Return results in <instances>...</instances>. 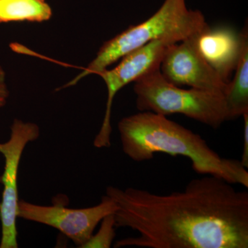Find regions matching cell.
Returning <instances> with one entry per match:
<instances>
[{
  "label": "cell",
  "instance_id": "obj_1",
  "mask_svg": "<svg viewBox=\"0 0 248 248\" xmlns=\"http://www.w3.org/2000/svg\"><path fill=\"white\" fill-rule=\"evenodd\" d=\"M106 195L117 207L116 228L138 233L115 248H248V192L221 178L194 179L169 195L110 186Z\"/></svg>",
  "mask_w": 248,
  "mask_h": 248
},
{
  "label": "cell",
  "instance_id": "obj_2",
  "mask_svg": "<svg viewBox=\"0 0 248 248\" xmlns=\"http://www.w3.org/2000/svg\"><path fill=\"white\" fill-rule=\"evenodd\" d=\"M151 111L124 117L118 123L124 154L136 162L154 157L156 153L190 159L192 169L233 184L248 187V171L237 159L222 157L201 135Z\"/></svg>",
  "mask_w": 248,
  "mask_h": 248
},
{
  "label": "cell",
  "instance_id": "obj_3",
  "mask_svg": "<svg viewBox=\"0 0 248 248\" xmlns=\"http://www.w3.org/2000/svg\"><path fill=\"white\" fill-rule=\"evenodd\" d=\"M208 25L203 14L188 9L186 0H164L151 17L137 25L130 26L104 42L89 66L64 87L76 85L89 75H99L127 54L153 41L171 38L182 42Z\"/></svg>",
  "mask_w": 248,
  "mask_h": 248
},
{
  "label": "cell",
  "instance_id": "obj_4",
  "mask_svg": "<svg viewBox=\"0 0 248 248\" xmlns=\"http://www.w3.org/2000/svg\"><path fill=\"white\" fill-rule=\"evenodd\" d=\"M134 83L136 106L140 111L165 116L182 114L214 129L230 120L223 93L181 89L165 79L159 68Z\"/></svg>",
  "mask_w": 248,
  "mask_h": 248
},
{
  "label": "cell",
  "instance_id": "obj_5",
  "mask_svg": "<svg viewBox=\"0 0 248 248\" xmlns=\"http://www.w3.org/2000/svg\"><path fill=\"white\" fill-rule=\"evenodd\" d=\"M40 136V128L32 122L16 119L11 126L9 140L0 143V153L4 157V169L0 177L3 192L0 202L1 238L0 248H17L18 171L24 149Z\"/></svg>",
  "mask_w": 248,
  "mask_h": 248
},
{
  "label": "cell",
  "instance_id": "obj_6",
  "mask_svg": "<svg viewBox=\"0 0 248 248\" xmlns=\"http://www.w3.org/2000/svg\"><path fill=\"white\" fill-rule=\"evenodd\" d=\"M117 209L107 195L103 196L97 205L85 208H66L58 204L41 205L19 200L17 218L55 228L81 248L103 218L115 213Z\"/></svg>",
  "mask_w": 248,
  "mask_h": 248
},
{
  "label": "cell",
  "instance_id": "obj_7",
  "mask_svg": "<svg viewBox=\"0 0 248 248\" xmlns=\"http://www.w3.org/2000/svg\"><path fill=\"white\" fill-rule=\"evenodd\" d=\"M178 42L171 38L153 41L125 55L121 59L120 63L115 68H107L98 75L107 85L108 98L102 126L93 141L95 148H109L110 146L111 112L117 93L126 85L135 82L149 72L159 68L165 54L170 47Z\"/></svg>",
  "mask_w": 248,
  "mask_h": 248
},
{
  "label": "cell",
  "instance_id": "obj_8",
  "mask_svg": "<svg viewBox=\"0 0 248 248\" xmlns=\"http://www.w3.org/2000/svg\"><path fill=\"white\" fill-rule=\"evenodd\" d=\"M195 34L170 47L160 64V72L165 79L175 86H187L224 94L228 84L200 53Z\"/></svg>",
  "mask_w": 248,
  "mask_h": 248
},
{
  "label": "cell",
  "instance_id": "obj_9",
  "mask_svg": "<svg viewBox=\"0 0 248 248\" xmlns=\"http://www.w3.org/2000/svg\"><path fill=\"white\" fill-rule=\"evenodd\" d=\"M248 37V23L241 32L228 26L208 25L195 34L200 53L226 84L231 81Z\"/></svg>",
  "mask_w": 248,
  "mask_h": 248
},
{
  "label": "cell",
  "instance_id": "obj_10",
  "mask_svg": "<svg viewBox=\"0 0 248 248\" xmlns=\"http://www.w3.org/2000/svg\"><path fill=\"white\" fill-rule=\"evenodd\" d=\"M234 77L224 93L230 120L248 112V37L245 40Z\"/></svg>",
  "mask_w": 248,
  "mask_h": 248
},
{
  "label": "cell",
  "instance_id": "obj_11",
  "mask_svg": "<svg viewBox=\"0 0 248 248\" xmlns=\"http://www.w3.org/2000/svg\"><path fill=\"white\" fill-rule=\"evenodd\" d=\"M53 16L45 0H0V23L43 22Z\"/></svg>",
  "mask_w": 248,
  "mask_h": 248
},
{
  "label": "cell",
  "instance_id": "obj_12",
  "mask_svg": "<svg viewBox=\"0 0 248 248\" xmlns=\"http://www.w3.org/2000/svg\"><path fill=\"white\" fill-rule=\"evenodd\" d=\"M101 226L95 234H93L81 248H110L116 236L114 214L107 215L100 222Z\"/></svg>",
  "mask_w": 248,
  "mask_h": 248
},
{
  "label": "cell",
  "instance_id": "obj_13",
  "mask_svg": "<svg viewBox=\"0 0 248 248\" xmlns=\"http://www.w3.org/2000/svg\"><path fill=\"white\" fill-rule=\"evenodd\" d=\"M244 117V148L241 159V164L246 169H248V112L242 115Z\"/></svg>",
  "mask_w": 248,
  "mask_h": 248
},
{
  "label": "cell",
  "instance_id": "obj_14",
  "mask_svg": "<svg viewBox=\"0 0 248 248\" xmlns=\"http://www.w3.org/2000/svg\"><path fill=\"white\" fill-rule=\"evenodd\" d=\"M9 97V91L6 82V73L0 66V110L6 105Z\"/></svg>",
  "mask_w": 248,
  "mask_h": 248
}]
</instances>
